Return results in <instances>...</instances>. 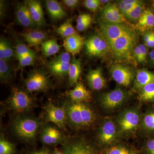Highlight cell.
<instances>
[{
	"instance_id": "obj_17",
	"label": "cell",
	"mask_w": 154,
	"mask_h": 154,
	"mask_svg": "<svg viewBox=\"0 0 154 154\" xmlns=\"http://www.w3.org/2000/svg\"><path fill=\"white\" fill-rule=\"evenodd\" d=\"M86 79L88 85L94 91H100L106 85V80L100 68L90 70L86 76Z\"/></svg>"
},
{
	"instance_id": "obj_6",
	"label": "cell",
	"mask_w": 154,
	"mask_h": 154,
	"mask_svg": "<svg viewBox=\"0 0 154 154\" xmlns=\"http://www.w3.org/2000/svg\"><path fill=\"white\" fill-rule=\"evenodd\" d=\"M100 30L101 36L107 40L110 46L117 38L134 29L125 24H111L101 21Z\"/></svg>"
},
{
	"instance_id": "obj_37",
	"label": "cell",
	"mask_w": 154,
	"mask_h": 154,
	"mask_svg": "<svg viewBox=\"0 0 154 154\" xmlns=\"http://www.w3.org/2000/svg\"><path fill=\"white\" fill-rule=\"evenodd\" d=\"M36 57V54L33 51L30 53L21 57L18 59L19 61V66L22 68L32 65L35 62Z\"/></svg>"
},
{
	"instance_id": "obj_25",
	"label": "cell",
	"mask_w": 154,
	"mask_h": 154,
	"mask_svg": "<svg viewBox=\"0 0 154 154\" xmlns=\"http://www.w3.org/2000/svg\"><path fill=\"white\" fill-rule=\"evenodd\" d=\"M137 27L141 31H146L154 27V14L150 10H145L139 19Z\"/></svg>"
},
{
	"instance_id": "obj_46",
	"label": "cell",
	"mask_w": 154,
	"mask_h": 154,
	"mask_svg": "<svg viewBox=\"0 0 154 154\" xmlns=\"http://www.w3.org/2000/svg\"><path fill=\"white\" fill-rule=\"evenodd\" d=\"M153 33V31H148L146 32L144 35L143 39L145 45L147 47H150V46L151 41Z\"/></svg>"
},
{
	"instance_id": "obj_40",
	"label": "cell",
	"mask_w": 154,
	"mask_h": 154,
	"mask_svg": "<svg viewBox=\"0 0 154 154\" xmlns=\"http://www.w3.org/2000/svg\"><path fill=\"white\" fill-rule=\"evenodd\" d=\"M138 4H137V5L128 4L125 3L123 1H121L118 2V4H117L116 5H117L118 8L120 10L122 14H123L124 16L125 14H127L130 11H131Z\"/></svg>"
},
{
	"instance_id": "obj_3",
	"label": "cell",
	"mask_w": 154,
	"mask_h": 154,
	"mask_svg": "<svg viewBox=\"0 0 154 154\" xmlns=\"http://www.w3.org/2000/svg\"><path fill=\"white\" fill-rule=\"evenodd\" d=\"M40 125L37 118L22 115L14 119L12 128L14 133L21 140L29 144H33L36 142Z\"/></svg>"
},
{
	"instance_id": "obj_10",
	"label": "cell",
	"mask_w": 154,
	"mask_h": 154,
	"mask_svg": "<svg viewBox=\"0 0 154 154\" xmlns=\"http://www.w3.org/2000/svg\"><path fill=\"white\" fill-rule=\"evenodd\" d=\"M85 45L87 53L91 56H102L110 50L107 40L102 36H91L85 41Z\"/></svg>"
},
{
	"instance_id": "obj_22",
	"label": "cell",
	"mask_w": 154,
	"mask_h": 154,
	"mask_svg": "<svg viewBox=\"0 0 154 154\" xmlns=\"http://www.w3.org/2000/svg\"><path fill=\"white\" fill-rule=\"evenodd\" d=\"M71 63H63L52 60L48 63L51 73L58 79H63L68 75Z\"/></svg>"
},
{
	"instance_id": "obj_18",
	"label": "cell",
	"mask_w": 154,
	"mask_h": 154,
	"mask_svg": "<svg viewBox=\"0 0 154 154\" xmlns=\"http://www.w3.org/2000/svg\"><path fill=\"white\" fill-rule=\"evenodd\" d=\"M25 3L28 6L30 15L35 24L38 27H42L46 25L40 2L36 0H28Z\"/></svg>"
},
{
	"instance_id": "obj_23",
	"label": "cell",
	"mask_w": 154,
	"mask_h": 154,
	"mask_svg": "<svg viewBox=\"0 0 154 154\" xmlns=\"http://www.w3.org/2000/svg\"><path fill=\"white\" fill-rule=\"evenodd\" d=\"M45 6L50 16L54 20H60L67 16L66 12L57 1H46Z\"/></svg>"
},
{
	"instance_id": "obj_47",
	"label": "cell",
	"mask_w": 154,
	"mask_h": 154,
	"mask_svg": "<svg viewBox=\"0 0 154 154\" xmlns=\"http://www.w3.org/2000/svg\"><path fill=\"white\" fill-rule=\"evenodd\" d=\"M65 5L70 8H74L79 5V1L78 0H63L62 1Z\"/></svg>"
},
{
	"instance_id": "obj_2",
	"label": "cell",
	"mask_w": 154,
	"mask_h": 154,
	"mask_svg": "<svg viewBox=\"0 0 154 154\" xmlns=\"http://www.w3.org/2000/svg\"><path fill=\"white\" fill-rule=\"evenodd\" d=\"M138 36L134 30L117 38L110 45V50L116 59L137 65V62L134 57V50L137 46Z\"/></svg>"
},
{
	"instance_id": "obj_30",
	"label": "cell",
	"mask_w": 154,
	"mask_h": 154,
	"mask_svg": "<svg viewBox=\"0 0 154 154\" xmlns=\"http://www.w3.org/2000/svg\"><path fill=\"white\" fill-rule=\"evenodd\" d=\"M7 61L0 59V79L2 83H8L12 80L13 70Z\"/></svg>"
},
{
	"instance_id": "obj_35",
	"label": "cell",
	"mask_w": 154,
	"mask_h": 154,
	"mask_svg": "<svg viewBox=\"0 0 154 154\" xmlns=\"http://www.w3.org/2000/svg\"><path fill=\"white\" fill-rule=\"evenodd\" d=\"M103 154H138L137 151L125 146L116 145L108 148L104 151Z\"/></svg>"
},
{
	"instance_id": "obj_41",
	"label": "cell",
	"mask_w": 154,
	"mask_h": 154,
	"mask_svg": "<svg viewBox=\"0 0 154 154\" xmlns=\"http://www.w3.org/2000/svg\"><path fill=\"white\" fill-rule=\"evenodd\" d=\"M53 60L63 63H71V57L69 54L68 52H63L54 58Z\"/></svg>"
},
{
	"instance_id": "obj_13",
	"label": "cell",
	"mask_w": 154,
	"mask_h": 154,
	"mask_svg": "<svg viewBox=\"0 0 154 154\" xmlns=\"http://www.w3.org/2000/svg\"><path fill=\"white\" fill-rule=\"evenodd\" d=\"M119 131L118 127L112 120L104 122L98 132L99 143L103 145L112 144L117 139Z\"/></svg>"
},
{
	"instance_id": "obj_51",
	"label": "cell",
	"mask_w": 154,
	"mask_h": 154,
	"mask_svg": "<svg viewBox=\"0 0 154 154\" xmlns=\"http://www.w3.org/2000/svg\"><path fill=\"white\" fill-rule=\"evenodd\" d=\"M101 2L102 3H104V4H105V3L109 2V1H101Z\"/></svg>"
},
{
	"instance_id": "obj_49",
	"label": "cell",
	"mask_w": 154,
	"mask_h": 154,
	"mask_svg": "<svg viewBox=\"0 0 154 154\" xmlns=\"http://www.w3.org/2000/svg\"><path fill=\"white\" fill-rule=\"evenodd\" d=\"M52 154H65L64 153L62 149H54L53 152Z\"/></svg>"
},
{
	"instance_id": "obj_19",
	"label": "cell",
	"mask_w": 154,
	"mask_h": 154,
	"mask_svg": "<svg viewBox=\"0 0 154 154\" xmlns=\"http://www.w3.org/2000/svg\"><path fill=\"white\" fill-rule=\"evenodd\" d=\"M68 95L73 102L87 103L92 100V94L82 83L78 82L73 89L69 91Z\"/></svg>"
},
{
	"instance_id": "obj_42",
	"label": "cell",
	"mask_w": 154,
	"mask_h": 154,
	"mask_svg": "<svg viewBox=\"0 0 154 154\" xmlns=\"http://www.w3.org/2000/svg\"><path fill=\"white\" fill-rule=\"evenodd\" d=\"M54 150L48 147L44 146L39 150H29L24 152L23 154H52Z\"/></svg>"
},
{
	"instance_id": "obj_36",
	"label": "cell",
	"mask_w": 154,
	"mask_h": 154,
	"mask_svg": "<svg viewBox=\"0 0 154 154\" xmlns=\"http://www.w3.org/2000/svg\"><path fill=\"white\" fill-rule=\"evenodd\" d=\"M92 22V17L90 14H81L79 16L77 19V30L79 31L86 30L90 27Z\"/></svg>"
},
{
	"instance_id": "obj_43",
	"label": "cell",
	"mask_w": 154,
	"mask_h": 154,
	"mask_svg": "<svg viewBox=\"0 0 154 154\" xmlns=\"http://www.w3.org/2000/svg\"><path fill=\"white\" fill-rule=\"evenodd\" d=\"M145 154H154V137L146 143L144 148Z\"/></svg>"
},
{
	"instance_id": "obj_52",
	"label": "cell",
	"mask_w": 154,
	"mask_h": 154,
	"mask_svg": "<svg viewBox=\"0 0 154 154\" xmlns=\"http://www.w3.org/2000/svg\"><path fill=\"white\" fill-rule=\"evenodd\" d=\"M152 5L154 7V2L153 3Z\"/></svg>"
},
{
	"instance_id": "obj_27",
	"label": "cell",
	"mask_w": 154,
	"mask_h": 154,
	"mask_svg": "<svg viewBox=\"0 0 154 154\" xmlns=\"http://www.w3.org/2000/svg\"><path fill=\"white\" fill-rule=\"evenodd\" d=\"M82 72V66L79 60L73 58L71 63L69 72V82L70 86L76 85Z\"/></svg>"
},
{
	"instance_id": "obj_21",
	"label": "cell",
	"mask_w": 154,
	"mask_h": 154,
	"mask_svg": "<svg viewBox=\"0 0 154 154\" xmlns=\"http://www.w3.org/2000/svg\"><path fill=\"white\" fill-rule=\"evenodd\" d=\"M154 83V73L146 69L138 70L134 81V88L139 90L145 86Z\"/></svg>"
},
{
	"instance_id": "obj_39",
	"label": "cell",
	"mask_w": 154,
	"mask_h": 154,
	"mask_svg": "<svg viewBox=\"0 0 154 154\" xmlns=\"http://www.w3.org/2000/svg\"><path fill=\"white\" fill-rule=\"evenodd\" d=\"M101 3V1L99 0H86L83 2V5L85 7L93 12L97 11Z\"/></svg>"
},
{
	"instance_id": "obj_4",
	"label": "cell",
	"mask_w": 154,
	"mask_h": 154,
	"mask_svg": "<svg viewBox=\"0 0 154 154\" xmlns=\"http://www.w3.org/2000/svg\"><path fill=\"white\" fill-rule=\"evenodd\" d=\"M33 96L28 91L20 88H13L11 96L7 101V106L10 110L19 114L30 112L36 106Z\"/></svg>"
},
{
	"instance_id": "obj_12",
	"label": "cell",
	"mask_w": 154,
	"mask_h": 154,
	"mask_svg": "<svg viewBox=\"0 0 154 154\" xmlns=\"http://www.w3.org/2000/svg\"><path fill=\"white\" fill-rule=\"evenodd\" d=\"M127 97V94L125 91L117 88L103 94L100 98V102L105 108L113 110L122 105L125 102Z\"/></svg>"
},
{
	"instance_id": "obj_24",
	"label": "cell",
	"mask_w": 154,
	"mask_h": 154,
	"mask_svg": "<svg viewBox=\"0 0 154 154\" xmlns=\"http://www.w3.org/2000/svg\"><path fill=\"white\" fill-rule=\"evenodd\" d=\"M22 35L25 41L30 46L41 44L47 38L46 33L40 30H30L22 33Z\"/></svg>"
},
{
	"instance_id": "obj_38",
	"label": "cell",
	"mask_w": 154,
	"mask_h": 154,
	"mask_svg": "<svg viewBox=\"0 0 154 154\" xmlns=\"http://www.w3.org/2000/svg\"><path fill=\"white\" fill-rule=\"evenodd\" d=\"M16 39L17 42L16 48V57L17 59L21 57L28 54L33 51L30 49L26 45L22 43L19 40H17L18 39Z\"/></svg>"
},
{
	"instance_id": "obj_9",
	"label": "cell",
	"mask_w": 154,
	"mask_h": 154,
	"mask_svg": "<svg viewBox=\"0 0 154 154\" xmlns=\"http://www.w3.org/2000/svg\"><path fill=\"white\" fill-rule=\"evenodd\" d=\"M140 122V116L138 112L129 109L123 111L119 116L117 123L120 131L129 133L136 130Z\"/></svg>"
},
{
	"instance_id": "obj_26",
	"label": "cell",
	"mask_w": 154,
	"mask_h": 154,
	"mask_svg": "<svg viewBox=\"0 0 154 154\" xmlns=\"http://www.w3.org/2000/svg\"><path fill=\"white\" fill-rule=\"evenodd\" d=\"M142 129L147 134H154V108L148 110L141 120Z\"/></svg>"
},
{
	"instance_id": "obj_7",
	"label": "cell",
	"mask_w": 154,
	"mask_h": 154,
	"mask_svg": "<svg viewBox=\"0 0 154 154\" xmlns=\"http://www.w3.org/2000/svg\"><path fill=\"white\" fill-rule=\"evenodd\" d=\"M43 115L46 121L52 122L60 129H66L67 122L63 107H60L51 102H48L44 107Z\"/></svg>"
},
{
	"instance_id": "obj_11",
	"label": "cell",
	"mask_w": 154,
	"mask_h": 154,
	"mask_svg": "<svg viewBox=\"0 0 154 154\" xmlns=\"http://www.w3.org/2000/svg\"><path fill=\"white\" fill-rule=\"evenodd\" d=\"M110 72L112 79L119 85L125 87L129 86L135 76L131 68L119 64L112 65Z\"/></svg>"
},
{
	"instance_id": "obj_33",
	"label": "cell",
	"mask_w": 154,
	"mask_h": 154,
	"mask_svg": "<svg viewBox=\"0 0 154 154\" xmlns=\"http://www.w3.org/2000/svg\"><path fill=\"white\" fill-rule=\"evenodd\" d=\"M145 10L144 5L143 2H140L134 8L125 14L124 17L125 19L126 18L131 21L134 22L138 21Z\"/></svg>"
},
{
	"instance_id": "obj_15",
	"label": "cell",
	"mask_w": 154,
	"mask_h": 154,
	"mask_svg": "<svg viewBox=\"0 0 154 154\" xmlns=\"http://www.w3.org/2000/svg\"><path fill=\"white\" fill-rule=\"evenodd\" d=\"M102 21L111 24H125L126 20L115 4L109 3L102 8L101 12Z\"/></svg>"
},
{
	"instance_id": "obj_48",
	"label": "cell",
	"mask_w": 154,
	"mask_h": 154,
	"mask_svg": "<svg viewBox=\"0 0 154 154\" xmlns=\"http://www.w3.org/2000/svg\"><path fill=\"white\" fill-rule=\"evenodd\" d=\"M149 57L151 63L154 66V49L150 53Z\"/></svg>"
},
{
	"instance_id": "obj_20",
	"label": "cell",
	"mask_w": 154,
	"mask_h": 154,
	"mask_svg": "<svg viewBox=\"0 0 154 154\" xmlns=\"http://www.w3.org/2000/svg\"><path fill=\"white\" fill-rule=\"evenodd\" d=\"M84 38L76 33L64 39L63 46L67 52L72 54L79 53L85 45Z\"/></svg>"
},
{
	"instance_id": "obj_32",
	"label": "cell",
	"mask_w": 154,
	"mask_h": 154,
	"mask_svg": "<svg viewBox=\"0 0 154 154\" xmlns=\"http://www.w3.org/2000/svg\"><path fill=\"white\" fill-rule=\"evenodd\" d=\"M56 31L57 34L64 39L77 33L73 27L71 20H67L66 22L60 25L57 28Z\"/></svg>"
},
{
	"instance_id": "obj_28",
	"label": "cell",
	"mask_w": 154,
	"mask_h": 154,
	"mask_svg": "<svg viewBox=\"0 0 154 154\" xmlns=\"http://www.w3.org/2000/svg\"><path fill=\"white\" fill-rule=\"evenodd\" d=\"M60 46L55 39H51L43 42L41 44L42 51L45 56H51L59 51Z\"/></svg>"
},
{
	"instance_id": "obj_29",
	"label": "cell",
	"mask_w": 154,
	"mask_h": 154,
	"mask_svg": "<svg viewBox=\"0 0 154 154\" xmlns=\"http://www.w3.org/2000/svg\"><path fill=\"white\" fill-rule=\"evenodd\" d=\"M14 51L11 43L5 38L0 40V59L8 61L14 57Z\"/></svg>"
},
{
	"instance_id": "obj_8",
	"label": "cell",
	"mask_w": 154,
	"mask_h": 154,
	"mask_svg": "<svg viewBox=\"0 0 154 154\" xmlns=\"http://www.w3.org/2000/svg\"><path fill=\"white\" fill-rule=\"evenodd\" d=\"M62 149L65 154H99L93 145L81 139H65Z\"/></svg>"
},
{
	"instance_id": "obj_44",
	"label": "cell",
	"mask_w": 154,
	"mask_h": 154,
	"mask_svg": "<svg viewBox=\"0 0 154 154\" xmlns=\"http://www.w3.org/2000/svg\"><path fill=\"white\" fill-rule=\"evenodd\" d=\"M134 57L137 62L143 63L141 54L138 46H136L134 48Z\"/></svg>"
},
{
	"instance_id": "obj_31",
	"label": "cell",
	"mask_w": 154,
	"mask_h": 154,
	"mask_svg": "<svg viewBox=\"0 0 154 154\" xmlns=\"http://www.w3.org/2000/svg\"><path fill=\"white\" fill-rule=\"evenodd\" d=\"M139 97L143 102L154 103V83L149 84L139 90Z\"/></svg>"
},
{
	"instance_id": "obj_14",
	"label": "cell",
	"mask_w": 154,
	"mask_h": 154,
	"mask_svg": "<svg viewBox=\"0 0 154 154\" xmlns=\"http://www.w3.org/2000/svg\"><path fill=\"white\" fill-rule=\"evenodd\" d=\"M40 139L44 146L47 147L58 144L62 145L65 140L59 129L51 125H45L41 130Z\"/></svg>"
},
{
	"instance_id": "obj_45",
	"label": "cell",
	"mask_w": 154,
	"mask_h": 154,
	"mask_svg": "<svg viewBox=\"0 0 154 154\" xmlns=\"http://www.w3.org/2000/svg\"><path fill=\"white\" fill-rule=\"evenodd\" d=\"M140 49L141 54L142 58L143 63L146 62L147 57L148 50L146 46L145 45L140 44L138 45Z\"/></svg>"
},
{
	"instance_id": "obj_16",
	"label": "cell",
	"mask_w": 154,
	"mask_h": 154,
	"mask_svg": "<svg viewBox=\"0 0 154 154\" xmlns=\"http://www.w3.org/2000/svg\"><path fill=\"white\" fill-rule=\"evenodd\" d=\"M16 15L17 21L23 27L30 29L38 27L32 19L28 6L25 2L17 4Z\"/></svg>"
},
{
	"instance_id": "obj_5",
	"label": "cell",
	"mask_w": 154,
	"mask_h": 154,
	"mask_svg": "<svg viewBox=\"0 0 154 154\" xmlns=\"http://www.w3.org/2000/svg\"><path fill=\"white\" fill-rule=\"evenodd\" d=\"M26 91L33 93L46 91L51 83L48 75L42 70L36 69L30 72L25 81Z\"/></svg>"
},
{
	"instance_id": "obj_34",
	"label": "cell",
	"mask_w": 154,
	"mask_h": 154,
	"mask_svg": "<svg viewBox=\"0 0 154 154\" xmlns=\"http://www.w3.org/2000/svg\"><path fill=\"white\" fill-rule=\"evenodd\" d=\"M0 154H17L16 146L2 135L0 140Z\"/></svg>"
},
{
	"instance_id": "obj_1",
	"label": "cell",
	"mask_w": 154,
	"mask_h": 154,
	"mask_svg": "<svg viewBox=\"0 0 154 154\" xmlns=\"http://www.w3.org/2000/svg\"><path fill=\"white\" fill-rule=\"evenodd\" d=\"M63 107L66 113L67 123L74 129L88 127L96 121V114L87 103L70 100L66 102Z\"/></svg>"
},
{
	"instance_id": "obj_50",
	"label": "cell",
	"mask_w": 154,
	"mask_h": 154,
	"mask_svg": "<svg viewBox=\"0 0 154 154\" xmlns=\"http://www.w3.org/2000/svg\"><path fill=\"white\" fill-rule=\"evenodd\" d=\"M150 48H154V32L153 33L152 36V38L151 41L150 46Z\"/></svg>"
}]
</instances>
